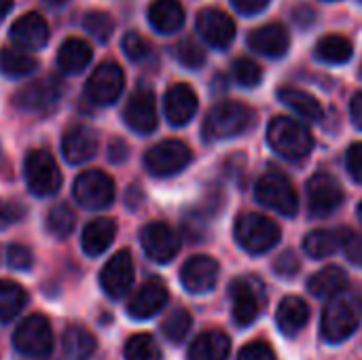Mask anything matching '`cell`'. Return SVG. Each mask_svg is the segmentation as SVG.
<instances>
[{
	"label": "cell",
	"instance_id": "cell-25",
	"mask_svg": "<svg viewBox=\"0 0 362 360\" xmlns=\"http://www.w3.org/2000/svg\"><path fill=\"white\" fill-rule=\"evenodd\" d=\"M117 223L112 219H93L83 229L81 248L87 257H100L115 240Z\"/></svg>",
	"mask_w": 362,
	"mask_h": 360
},
{
	"label": "cell",
	"instance_id": "cell-4",
	"mask_svg": "<svg viewBox=\"0 0 362 360\" xmlns=\"http://www.w3.org/2000/svg\"><path fill=\"white\" fill-rule=\"evenodd\" d=\"M23 176L30 193L38 197L55 195L62 187V172L47 149H34L28 153L23 163Z\"/></svg>",
	"mask_w": 362,
	"mask_h": 360
},
{
	"label": "cell",
	"instance_id": "cell-27",
	"mask_svg": "<svg viewBox=\"0 0 362 360\" xmlns=\"http://www.w3.org/2000/svg\"><path fill=\"white\" fill-rule=\"evenodd\" d=\"M229 350V337L218 329H210L195 337L189 350V360H227Z\"/></svg>",
	"mask_w": 362,
	"mask_h": 360
},
{
	"label": "cell",
	"instance_id": "cell-28",
	"mask_svg": "<svg viewBox=\"0 0 362 360\" xmlns=\"http://www.w3.org/2000/svg\"><path fill=\"white\" fill-rule=\"evenodd\" d=\"M308 320H310V308H308V303L301 297H286V299H282V303L278 308L276 323H278V329L284 335L295 337L297 333H301L305 329Z\"/></svg>",
	"mask_w": 362,
	"mask_h": 360
},
{
	"label": "cell",
	"instance_id": "cell-36",
	"mask_svg": "<svg viewBox=\"0 0 362 360\" xmlns=\"http://www.w3.org/2000/svg\"><path fill=\"white\" fill-rule=\"evenodd\" d=\"M74 223H76V216H74V210L66 204H57L49 210L47 214V229L51 236L55 238H68L74 229Z\"/></svg>",
	"mask_w": 362,
	"mask_h": 360
},
{
	"label": "cell",
	"instance_id": "cell-1",
	"mask_svg": "<svg viewBox=\"0 0 362 360\" xmlns=\"http://www.w3.org/2000/svg\"><path fill=\"white\" fill-rule=\"evenodd\" d=\"M361 320L362 299L352 291H341L329 299V306L322 312V339L329 344H341L358 329Z\"/></svg>",
	"mask_w": 362,
	"mask_h": 360
},
{
	"label": "cell",
	"instance_id": "cell-43",
	"mask_svg": "<svg viewBox=\"0 0 362 360\" xmlns=\"http://www.w3.org/2000/svg\"><path fill=\"white\" fill-rule=\"evenodd\" d=\"M6 263L11 269H17V272H25L34 265V257L30 252V248L21 246V244H15V246H8L6 250Z\"/></svg>",
	"mask_w": 362,
	"mask_h": 360
},
{
	"label": "cell",
	"instance_id": "cell-12",
	"mask_svg": "<svg viewBox=\"0 0 362 360\" xmlns=\"http://www.w3.org/2000/svg\"><path fill=\"white\" fill-rule=\"evenodd\" d=\"M308 199H310V214L316 219H325L341 206L344 191L341 185L331 174L318 172L308 182Z\"/></svg>",
	"mask_w": 362,
	"mask_h": 360
},
{
	"label": "cell",
	"instance_id": "cell-8",
	"mask_svg": "<svg viewBox=\"0 0 362 360\" xmlns=\"http://www.w3.org/2000/svg\"><path fill=\"white\" fill-rule=\"evenodd\" d=\"M13 346L25 356H47L53 350V331L45 316H28L13 333Z\"/></svg>",
	"mask_w": 362,
	"mask_h": 360
},
{
	"label": "cell",
	"instance_id": "cell-5",
	"mask_svg": "<svg viewBox=\"0 0 362 360\" xmlns=\"http://www.w3.org/2000/svg\"><path fill=\"white\" fill-rule=\"evenodd\" d=\"M235 240L244 250H248L252 255H261V252L272 250L278 244L280 227L267 216L248 212V214L240 216L235 223Z\"/></svg>",
	"mask_w": 362,
	"mask_h": 360
},
{
	"label": "cell",
	"instance_id": "cell-46",
	"mask_svg": "<svg viewBox=\"0 0 362 360\" xmlns=\"http://www.w3.org/2000/svg\"><path fill=\"white\" fill-rule=\"evenodd\" d=\"M25 216V208L21 204L0 199V229H6L15 223H19Z\"/></svg>",
	"mask_w": 362,
	"mask_h": 360
},
{
	"label": "cell",
	"instance_id": "cell-34",
	"mask_svg": "<svg viewBox=\"0 0 362 360\" xmlns=\"http://www.w3.org/2000/svg\"><path fill=\"white\" fill-rule=\"evenodd\" d=\"M28 295L23 286L13 280H0V323L13 320L25 306Z\"/></svg>",
	"mask_w": 362,
	"mask_h": 360
},
{
	"label": "cell",
	"instance_id": "cell-31",
	"mask_svg": "<svg viewBox=\"0 0 362 360\" xmlns=\"http://www.w3.org/2000/svg\"><path fill=\"white\" fill-rule=\"evenodd\" d=\"M38 68V62L34 55L25 53L17 47H4L0 49V72L11 79H21L32 74Z\"/></svg>",
	"mask_w": 362,
	"mask_h": 360
},
{
	"label": "cell",
	"instance_id": "cell-39",
	"mask_svg": "<svg viewBox=\"0 0 362 360\" xmlns=\"http://www.w3.org/2000/svg\"><path fill=\"white\" fill-rule=\"evenodd\" d=\"M83 25L85 30L100 42H108V38L115 32V21L108 13L104 11H91L83 17Z\"/></svg>",
	"mask_w": 362,
	"mask_h": 360
},
{
	"label": "cell",
	"instance_id": "cell-7",
	"mask_svg": "<svg viewBox=\"0 0 362 360\" xmlns=\"http://www.w3.org/2000/svg\"><path fill=\"white\" fill-rule=\"evenodd\" d=\"M72 193L83 208L102 210L115 199V180L102 170H87L74 180Z\"/></svg>",
	"mask_w": 362,
	"mask_h": 360
},
{
	"label": "cell",
	"instance_id": "cell-6",
	"mask_svg": "<svg viewBox=\"0 0 362 360\" xmlns=\"http://www.w3.org/2000/svg\"><path fill=\"white\" fill-rule=\"evenodd\" d=\"M257 199L284 216H295L299 210L297 191L291 178L282 172H267L261 176V180L257 182Z\"/></svg>",
	"mask_w": 362,
	"mask_h": 360
},
{
	"label": "cell",
	"instance_id": "cell-19",
	"mask_svg": "<svg viewBox=\"0 0 362 360\" xmlns=\"http://www.w3.org/2000/svg\"><path fill=\"white\" fill-rule=\"evenodd\" d=\"M168 286L161 280L151 278L134 293V297L127 303V312L138 320H146L168 303Z\"/></svg>",
	"mask_w": 362,
	"mask_h": 360
},
{
	"label": "cell",
	"instance_id": "cell-50",
	"mask_svg": "<svg viewBox=\"0 0 362 360\" xmlns=\"http://www.w3.org/2000/svg\"><path fill=\"white\" fill-rule=\"evenodd\" d=\"M350 115H352L354 125L358 129H362V91L352 98V102H350Z\"/></svg>",
	"mask_w": 362,
	"mask_h": 360
},
{
	"label": "cell",
	"instance_id": "cell-14",
	"mask_svg": "<svg viewBox=\"0 0 362 360\" xmlns=\"http://www.w3.org/2000/svg\"><path fill=\"white\" fill-rule=\"evenodd\" d=\"M49 36H51V30H49L47 19L34 11L17 17L8 30V38L13 40V45L23 51L42 49L49 42Z\"/></svg>",
	"mask_w": 362,
	"mask_h": 360
},
{
	"label": "cell",
	"instance_id": "cell-26",
	"mask_svg": "<svg viewBox=\"0 0 362 360\" xmlns=\"http://www.w3.org/2000/svg\"><path fill=\"white\" fill-rule=\"evenodd\" d=\"M148 21L159 34H174L185 23V8L180 0H153L148 6Z\"/></svg>",
	"mask_w": 362,
	"mask_h": 360
},
{
	"label": "cell",
	"instance_id": "cell-15",
	"mask_svg": "<svg viewBox=\"0 0 362 360\" xmlns=\"http://www.w3.org/2000/svg\"><path fill=\"white\" fill-rule=\"evenodd\" d=\"M125 123L138 134H151L157 127V104L151 89H138L129 95L123 108Z\"/></svg>",
	"mask_w": 362,
	"mask_h": 360
},
{
	"label": "cell",
	"instance_id": "cell-38",
	"mask_svg": "<svg viewBox=\"0 0 362 360\" xmlns=\"http://www.w3.org/2000/svg\"><path fill=\"white\" fill-rule=\"evenodd\" d=\"M191 325H193L191 314H189L187 310L178 308V310H174V312L165 318V323H163V335H165L172 344H180V342L189 335Z\"/></svg>",
	"mask_w": 362,
	"mask_h": 360
},
{
	"label": "cell",
	"instance_id": "cell-24",
	"mask_svg": "<svg viewBox=\"0 0 362 360\" xmlns=\"http://www.w3.org/2000/svg\"><path fill=\"white\" fill-rule=\"evenodd\" d=\"M91 57H93L91 45L87 40L78 38V36L66 38L59 45V49H57V66L66 74H78V72H83L89 66Z\"/></svg>",
	"mask_w": 362,
	"mask_h": 360
},
{
	"label": "cell",
	"instance_id": "cell-40",
	"mask_svg": "<svg viewBox=\"0 0 362 360\" xmlns=\"http://www.w3.org/2000/svg\"><path fill=\"white\" fill-rule=\"evenodd\" d=\"M233 76L240 85L244 87H255L261 83L263 70L257 62H252L250 57H238L233 62Z\"/></svg>",
	"mask_w": 362,
	"mask_h": 360
},
{
	"label": "cell",
	"instance_id": "cell-51",
	"mask_svg": "<svg viewBox=\"0 0 362 360\" xmlns=\"http://www.w3.org/2000/svg\"><path fill=\"white\" fill-rule=\"evenodd\" d=\"M11 6H13V0H0V19L11 11Z\"/></svg>",
	"mask_w": 362,
	"mask_h": 360
},
{
	"label": "cell",
	"instance_id": "cell-52",
	"mask_svg": "<svg viewBox=\"0 0 362 360\" xmlns=\"http://www.w3.org/2000/svg\"><path fill=\"white\" fill-rule=\"evenodd\" d=\"M45 2H49V4H53V6H59V4H64L66 0H45Z\"/></svg>",
	"mask_w": 362,
	"mask_h": 360
},
{
	"label": "cell",
	"instance_id": "cell-13",
	"mask_svg": "<svg viewBox=\"0 0 362 360\" xmlns=\"http://www.w3.org/2000/svg\"><path fill=\"white\" fill-rule=\"evenodd\" d=\"M140 244L146 252L148 259H153L155 263H168L176 257L180 242L178 236L174 233V229L161 221L148 223L142 233H140Z\"/></svg>",
	"mask_w": 362,
	"mask_h": 360
},
{
	"label": "cell",
	"instance_id": "cell-10",
	"mask_svg": "<svg viewBox=\"0 0 362 360\" xmlns=\"http://www.w3.org/2000/svg\"><path fill=\"white\" fill-rule=\"evenodd\" d=\"M59 98H62V85L55 79H36L15 93L13 104L21 112L42 115L53 110Z\"/></svg>",
	"mask_w": 362,
	"mask_h": 360
},
{
	"label": "cell",
	"instance_id": "cell-41",
	"mask_svg": "<svg viewBox=\"0 0 362 360\" xmlns=\"http://www.w3.org/2000/svg\"><path fill=\"white\" fill-rule=\"evenodd\" d=\"M176 57H178V62H180L182 66H187V68H199V66H204V62H206L204 49H202L193 38H185V40L178 42V47H176Z\"/></svg>",
	"mask_w": 362,
	"mask_h": 360
},
{
	"label": "cell",
	"instance_id": "cell-53",
	"mask_svg": "<svg viewBox=\"0 0 362 360\" xmlns=\"http://www.w3.org/2000/svg\"><path fill=\"white\" fill-rule=\"evenodd\" d=\"M358 216H361V221H362V202H361V206H358Z\"/></svg>",
	"mask_w": 362,
	"mask_h": 360
},
{
	"label": "cell",
	"instance_id": "cell-44",
	"mask_svg": "<svg viewBox=\"0 0 362 360\" xmlns=\"http://www.w3.org/2000/svg\"><path fill=\"white\" fill-rule=\"evenodd\" d=\"M238 360H276V352L267 342L257 339V342H250L248 346L242 348Z\"/></svg>",
	"mask_w": 362,
	"mask_h": 360
},
{
	"label": "cell",
	"instance_id": "cell-20",
	"mask_svg": "<svg viewBox=\"0 0 362 360\" xmlns=\"http://www.w3.org/2000/svg\"><path fill=\"white\" fill-rule=\"evenodd\" d=\"M165 117L172 125H187L197 112V93L187 83H176L165 91L163 98Z\"/></svg>",
	"mask_w": 362,
	"mask_h": 360
},
{
	"label": "cell",
	"instance_id": "cell-37",
	"mask_svg": "<svg viewBox=\"0 0 362 360\" xmlns=\"http://www.w3.org/2000/svg\"><path fill=\"white\" fill-rule=\"evenodd\" d=\"M125 360H161V352L151 335L140 333L125 344Z\"/></svg>",
	"mask_w": 362,
	"mask_h": 360
},
{
	"label": "cell",
	"instance_id": "cell-32",
	"mask_svg": "<svg viewBox=\"0 0 362 360\" xmlns=\"http://www.w3.org/2000/svg\"><path fill=\"white\" fill-rule=\"evenodd\" d=\"M278 98L282 100V104H286L288 108H293L295 112H299L301 117L305 119H312V121H318L322 117V106L320 102L310 95L308 91L303 89H297V87H282L278 91Z\"/></svg>",
	"mask_w": 362,
	"mask_h": 360
},
{
	"label": "cell",
	"instance_id": "cell-30",
	"mask_svg": "<svg viewBox=\"0 0 362 360\" xmlns=\"http://www.w3.org/2000/svg\"><path fill=\"white\" fill-rule=\"evenodd\" d=\"M346 282H348L346 272L341 267H337V265H329V267L320 269L318 274H314L310 278L308 289L316 297H329L331 299V297H335V295H339L344 291Z\"/></svg>",
	"mask_w": 362,
	"mask_h": 360
},
{
	"label": "cell",
	"instance_id": "cell-16",
	"mask_svg": "<svg viewBox=\"0 0 362 360\" xmlns=\"http://www.w3.org/2000/svg\"><path fill=\"white\" fill-rule=\"evenodd\" d=\"M100 284L108 297H123L134 284V259L127 250H119L102 269Z\"/></svg>",
	"mask_w": 362,
	"mask_h": 360
},
{
	"label": "cell",
	"instance_id": "cell-22",
	"mask_svg": "<svg viewBox=\"0 0 362 360\" xmlns=\"http://www.w3.org/2000/svg\"><path fill=\"white\" fill-rule=\"evenodd\" d=\"M62 153L70 163H85L98 153V134L87 125H76L64 134Z\"/></svg>",
	"mask_w": 362,
	"mask_h": 360
},
{
	"label": "cell",
	"instance_id": "cell-47",
	"mask_svg": "<svg viewBox=\"0 0 362 360\" xmlns=\"http://www.w3.org/2000/svg\"><path fill=\"white\" fill-rule=\"evenodd\" d=\"M346 161H348V170H350L352 178L356 182H362V142H356L348 149Z\"/></svg>",
	"mask_w": 362,
	"mask_h": 360
},
{
	"label": "cell",
	"instance_id": "cell-17",
	"mask_svg": "<svg viewBox=\"0 0 362 360\" xmlns=\"http://www.w3.org/2000/svg\"><path fill=\"white\" fill-rule=\"evenodd\" d=\"M197 30L202 34V38L216 47V49H227L233 38H235V23L233 19L218 11V8H204L197 15Z\"/></svg>",
	"mask_w": 362,
	"mask_h": 360
},
{
	"label": "cell",
	"instance_id": "cell-45",
	"mask_svg": "<svg viewBox=\"0 0 362 360\" xmlns=\"http://www.w3.org/2000/svg\"><path fill=\"white\" fill-rule=\"evenodd\" d=\"M341 233H344L341 248L346 250L348 259L356 265H362V236L352 229H341Z\"/></svg>",
	"mask_w": 362,
	"mask_h": 360
},
{
	"label": "cell",
	"instance_id": "cell-29",
	"mask_svg": "<svg viewBox=\"0 0 362 360\" xmlns=\"http://www.w3.org/2000/svg\"><path fill=\"white\" fill-rule=\"evenodd\" d=\"M62 348L68 360H89L95 352V337L78 325H72L64 331Z\"/></svg>",
	"mask_w": 362,
	"mask_h": 360
},
{
	"label": "cell",
	"instance_id": "cell-9",
	"mask_svg": "<svg viewBox=\"0 0 362 360\" xmlns=\"http://www.w3.org/2000/svg\"><path fill=\"white\" fill-rule=\"evenodd\" d=\"M191 149L180 140H163L146 151L144 168L153 176H174L185 170L191 161Z\"/></svg>",
	"mask_w": 362,
	"mask_h": 360
},
{
	"label": "cell",
	"instance_id": "cell-35",
	"mask_svg": "<svg viewBox=\"0 0 362 360\" xmlns=\"http://www.w3.org/2000/svg\"><path fill=\"white\" fill-rule=\"evenodd\" d=\"M352 42L339 34H329V36H322L316 45V55L318 59L322 62H329V64H344L352 57Z\"/></svg>",
	"mask_w": 362,
	"mask_h": 360
},
{
	"label": "cell",
	"instance_id": "cell-18",
	"mask_svg": "<svg viewBox=\"0 0 362 360\" xmlns=\"http://www.w3.org/2000/svg\"><path fill=\"white\" fill-rule=\"evenodd\" d=\"M216 280H218V263L212 257H206V255L191 257L180 269L182 286L189 293H195V295L212 291L216 286Z\"/></svg>",
	"mask_w": 362,
	"mask_h": 360
},
{
	"label": "cell",
	"instance_id": "cell-49",
	"mask_svg": "<svg viewBox=\"0 0 362 360\" xmlns=\"http://www.w3.org/2000/svg\"><path fill=\"white\" fill-rule=\"evenodd\" d=\"M231 2H233V6H235L240 13H244V15H255V13L263 11L272 0H231Z\"/></svg>",
	"mask_w": 362,
	"mask_h": 360
},
{
	"label": "cell",
	"instance_id": "cell-21",
	"mask_svg": "<svg viewBox=\"0 0 362 360\" xmlns=\"http://www.w3.org/2000/svg\"><path fill=\"white\" fill-rule=\"evenodd\" d=\"M248 45L261 55L282 57L291 47V36L282 23H265L248 34Z\"/></svg>",
	"mask_w": 362,
	"mask_h": 360
},
{
	"label": "cell",
	"instance_id": "cell-48",
	"mask_svg": "<svg viewBox=\"0 0 362 360\" xmlns=\"http://www.w3.org/2000/svg\"><path fill=\"white\" fill-rule=\"evenodd\" d=\"M274 269L280 276H293L299 269V259L293 252H284L282 257H278V261L274 263Z\"/></svg>",
	"mask_w": 362,
	"mask_h": 360
},
{
	"label": "cell",
	"instance_id": "cell-33",
	"mask_svg": "<svg viewBox=\"0 0 362 360\" xmlns=\"http://www.w3.org/2000/svg\"><path fill=\"white\" fill-rule=\"evenodd\" d=\"M341 240H344L341 229L339 231H333V229H316V231L308 233V238L303 242V248H305V252L310 257L325 259V257L335 255L341 248Z\"/></svg>",
	"mask_w": 362,
	"mask_h": 360
},
{
	"label": "cell",
	"instance_id": "cell-2",
	"mask_svg": "<svg viewBox=\"0 0 362 360\" xmlns=\"http://www.w3.org/2000/svg\"><path fill=\"white\" fill-rule=\"evenodd\" d=\"M255 121V112L250 106L242 102H221L210 108L204 121V138L206 140H225L246 132Z\"/></svg>",
	"mask_w": 362,
	"mask_h": 360
},
{
	"label": "cell",
	"instance_id": "cell-54",
	"mask_svg": "<svg viewBox=\"0 0 362 360\" xmlns=\"http://www.w3.org/2000/svg\"><path fill=\"white\" fill-rule=\"evenodd\" d=\"M361 72H362V68H361Z\"/></svg>",
	"mask_w": 362,
	"mask_h": 360
},
{
	"label": "cell",
	"instance_id": "cell-23",
	"mask_svg": "<svg viewBox=\"0 0 362 360\" xmlns=\"http://www.w3.org/2000/svg\"><path fill=\"white\" fill-rule=\"evenodd\" d=\"M231 301H233V320L240 327H250L259 318L261 301L250 280H235L231 284Z\"/></svg>",
	"mask_w": 362,
	"mask_h": 360
},
{
	"label": "cell",
	"instance_id": "cell-3",
	"mask_svg": "<svg viewBox=\"0 0 362 360\" xmlns=\"http://www.w3.org/2000/svg\"><path fill=\"white\" fill-rule=\"evenodd\" d=\"M267 140L286 159H303L314 146L310 129L291 117H276L267 127Z\"/></svg>",
	"mask_w": 362,
	"mask_h": 360
},
{
	"label": "cell",
	"instance_id": "cell-42",
	"mask_svg": "<svg viewBox=\"0 0 362 360\" xmlns=\"http://www.w3.org/2000/svg\"><path fill=\"white\" fill-rule=\"evenodd\" d=\"M123 53L132 59V62H142L146 55H148V51H151V47H148V42L138 34V32H127L125 36H123Z\"/></svg>",
	"mask_w": 362,
	"mask_h": 360
},
{
	"label": "cell",
	"instance_id": "cell-11",
	"mask_svg": "<svg viewBox=\"0 0 362 360\" xmlns=\"http://www.w3.org/2000/svg\"><path fill=\"white\" fill-rule=\"evenodd\" d=\"M125 87L123 68L117 62H102L87 81V95L100 106H108L119 100Z\"/></svg>",
	"mask_w": 362,
	"mask_h": 360
}]
</instances>
